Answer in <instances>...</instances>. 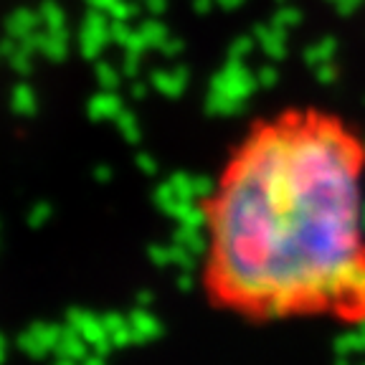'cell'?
<instances>
[{"label": "cell", "instance_id": "6da1fadb", "mask_svg": "<svg viewBox=\"0 0 365 365\" xmlns=\"http://www.w3.org/2000/svg\"><path fill=\"white\" fill-rule=\"evenodd\" d=\"M205 304L251 325H365V137L317 104L251 120L198 203Z\"/></svg>", "mask_w": 365, "mask_h": 365}]
</instances>
